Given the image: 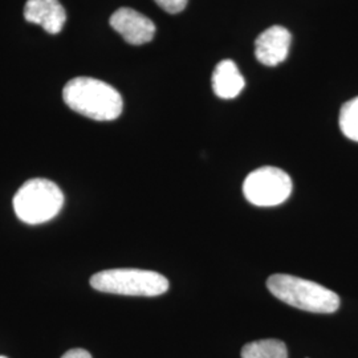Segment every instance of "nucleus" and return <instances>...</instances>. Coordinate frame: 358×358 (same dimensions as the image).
I'll use <instances>...</instances> for the list:
<instances>
[{
    "instance_id": "nucleus-1",
    "label": "nucleus",
    "mask_w": 358,
    "mask_h": 358,
    "mask_svg": "<svg viewBox=\"0 0 358 358\" xmlns=\"http://www.w3.org/2000/svg\"><path fill=\"white\" fill-rule=\"evenodd\" d=\"M65 103L94 121H113L122 113V97L117 90L101 80L76 77L63 90Z\"/></svg>"
},
{
    "instance_id": "nucleus-2",
    "label": "nucleus",
    "mask_w": 358,
    "mask_h": 358,
    "mask_svg": "<svg viewBox=\"0 0 358 358\" xmlns=\"http://www.w3.org/2000/svg\"><path fill=\"white\" fill-rule=\"evenodd\" d=\"M269 292L291 307L312 313H334L340 307L336 292L317 282L292 275L276 273L267 280Z\"/></svg>"
},
{
    "instance_id": "nucleus-3",
    "label": "nucleus",
    "mask_w": 358,
    "mask_h": 358,
    "mask_svg": "<svg viewBox=\"0 0 358 358\" xmlns=\"http://www.w3.org/2000/svg\"><path fill=\"white\" fill-rule=\"evenodd\" d=\"M64 206V194L52 180H27L13 196L16 217L27 224H41L57 217Z\"/></svg>"
},
{
    "instance_id": "nucleus-4",
    "label": "nucleus",
    "mask_w": 358,
    "mask_h": 358,
    "mask_svg": "<svg viewBox=\"0 0 358 358\" xmlns=\"http://www.w3.org/2000/svg\"><path fill=\"white\" fill-rule=\"evenodd\" d=\"M90 285L103 294L153 297L167 292L170 284L164 275L154 271L115 268L94 273Z\"/></svg>"
},
{
    "instance_id": "nucleus-5",
    "label": "nucleus",
    "mask_w": 358,
    "mask_h": 358,
    "mask_svg": "<svg viewBox=\"0 0 358 358\" xmlns=\"http://www.w3.org/2000/svg\"><path fill=\"white\" fill-rule=\"evenodd\" d=\"M292 192V179L279 167L256 169L244 179L245 199L259 207L282 205Z\"/></svg>"
},
{
    "instance_id": "nucleus-6",
    "label": "nucleus",
    "mask_w": 358,
    "mask_h": 358,
    "mask_svg": "<svg viewBox=\"0 0 358 358\" xmlns=\"http://www.w3.org/2000/svg\"><path fill=\"white\" fill-rule=\"evenodd\" d=\"M110 26L131 45H142L152 41L155 35L153 22L145 15L128 7L118 8L109 20Z\"/></svg>"
},
{
    "instance_id": "nucleus-7",
    "label": "nucleus",
    "mask_w": 358,
    "mask_h": 358,
    "mask_svg": "<svg viewBox=\"0 0 358 358\" xmlns=\"http://www.w3.org/2000/svg\"><path fill=\"white\" fill-rule=\"evenodd\" d=\"M291 40V32L287 28L282 26L269 27L256 38V59L267 66L280 64L288 57Z\"/></svg>"
},
{
    "instance_id": "nucleus-8",
    "label": "nucleus",
    "mask_w": 358,
    "mask_h": 358,
    "mask_svg": "<svg viewBox=\"0 0 358 358\" xmlns=\"http://www.w3.org/2000/svg\"><path fill=\"white\" fill-rule=\"evenodd\" d=\"M24 17L53 35L63 29L66 20L64 7L59 0H27Z\"/></svg>"
},
{
    "instance_id": "nucleus-9",
    "label": "nucleus",
    "mask_w": 358,
    "mask_h": 358,
    "mask_svg": "<svg viewBox=\"0 0 358 358\" xmlns=\"http://www.w3.org/2000/svg\"><path fill=\"white\" fill-rule=\"evenodd\" d=\"M245 87L238 65L232 60H222L213 73V90L219 99L231 100L241 94Z\"/></svg>"
},
{
    "instance_id": "nucleus-10",
    "label": "nucleus",
    "mask_w": 358,
    "mask_h": 358,
    "mask_svg": "<svg viewBox=\"0 0 358 358\" xmlns=\"http://www.w3.org/2000/svg\"><path fill=\"white\" fill-rule=\"evenodd\" d=\"M242 358H288V349L280 340H257L243 346Z\"/></svg>"
},
{
    "instance_id": "nucleus-11",
    "label": "nucleus",
    "mask_w": 358,
    "mask_h": 358,
    "mask_svg": "<svg viewBox=\"0 0 358 358\" xmlns=\"http://www.w3.org/2000/svg\"><path fill=\"white\" fill-rule=\"evenodd\" d=\"M338 121L346 138L358 142V97L341 106Z\"/></svg>"
},
{
    "instance_id": "nucleus-12",
    "label": "nucleus",
    "mask_w": 358,
    "mask_h": 358,
    "mask_svg": "<svg viewBox=\"0 0 358 358\" xmlns=\"http://www.w3.org/2000/svg\"><path fill=\"white\" fill-rule=\"evenodd\" d=\"M162 10H165L169 13H182L189 0H154Z\"/></svg>"
},
{
    "instance_id": "nucleus-13",
    "label": "nucleus",
    "mask_w": 358,
    "mask_h": 358,
    "mask_svg": "<svg viewBox=\"0 0 358 358\" xmlns=\"http://www.w3.org/2000/svg\"><path fill=\"white\" fill-rule=\"evenodd\" d=\"M62 358H92V356L90 352L84 349H72V350H68Z\"/></svg>"
},
{
    "instance_id": "nucleus-14",
    "label": "nucleus",
    "mask_w": 358,
    "mask_h": 358,
    "mask_svg": "<svg viewBox=\"0 0 358 358\" xmlns=\"http://www.w3.org/2000/svg\"><path fill=\"white\" fill-rule=\"evenodd\" d=\"M0 358H7V357H4V356H0Z\"/></svg>"
}]
</instances>
